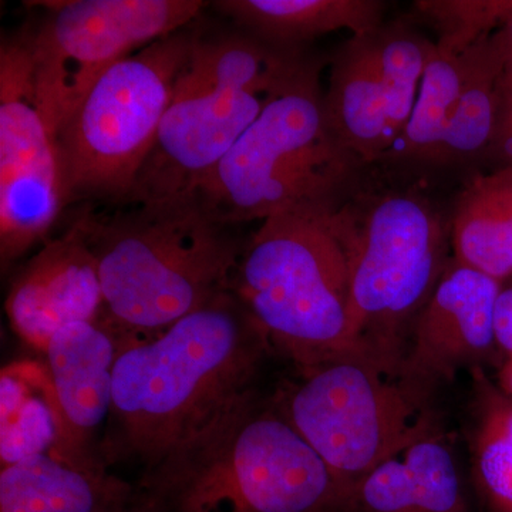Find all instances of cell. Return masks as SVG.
<instances>
[{
  "instance_id": "6da1fadb",
  "label": "cell",
  "mask_w": 512,
  "mask_h": 512,
  "mask_svg": "<svg viewBox=\"0 0 512 512\" xmlns=\"http://www.w3.org/2000/svg\"><path fill=\"white\" fill-rule=\"evenodd\" d=\"M271 348L264 329L232 291L160 335L124 346L114 366L100 456L156 467L255 389L256 373Z\"/></svg>"
},
{
  "instance_id": "7a4b0ae2",
  "label": "cell",
  "mask_w": 512,
  "mask_h": 512,
  "mask_svg": "<svg viewBox=\"0 0 512 512\" xmlns=\"http://www.w3.org/2000/svg\"><path fill=\"white\" fill-rule=\"evenodd\" d=\"M77 218L96 255L99 319L121 348L160 335L231 291L244 244L197 195L121 201Z\"/></svg>"
},
{
  "instance_id": "3957f363",
  "label": "cell",
  "mask_w": 512,
  "mask_h": 512,
  "mask_svg": "<svg viewBox=\"0 0 512 512\" xmlns=\"http://www.w3.org/2000/svg\"><path fill=\"white\" fill-rule=\"evenodd\" d=\"M136 487L165 512H338L340 503L328 466L255 389Z\"/></svg>"
},
{
  "instance_id": "277c9868",
  "label": "cell",
  "mask_w": 512,
  "mask_h": 512,
  "mask_svg": "<svg viewBox=\"0 0 512 512\" xmlns=\"http://www.w3.org/2000/svg\"><path fill=\"white\" fill-rule=\"evenodd\" d=\"M319 63L303 49L269 45L249 33H200L175 83L153 150L123 201L194 195L269 101Z\"/></svg>"
},
{
  "instance_id": "5b68a950",
  "label": "cell",
  "mask_w": 512,
  "mask_h": 512,
  "mask_svg": "<svg viewBox=\"0 0 512 512\" xmlns=\"http://www.w3.org/2000/svg\"><path fill=\"white\" fill-rule=\"evenodd\" d=\"M350 262V330L393 375L453 256L450 212L414 187L362 181L328 214Z\"/></svg>"
},
{
  "instance_id": "8992f818",
  "label": "cell",
  "mask_w": 512,
  "mask_h": 512,
  "mask_svg": "<svg viewBox=\"0 0 512 512\" xmlns=\"http://www.w3.org/2000/svg\"><path fill=\"white\" fill-rule=\"evenodd\" d=\"M319 66L278 94L195 195L235 227L279 215H328L363 181L367 165L333 134Z\"/></svg>"
},
{
  "instance_id": "52a82bcc",
  "label": "cell",
  "mask_w": 512,
  "mask_h": 512,
  "mask_svg": "<svg viewBox=\"0 0 512 512\" xmlns=\"http://www.w3.org/2000/svg\"><path fill=\"white\" fill-rule=\"evenodd\" d=\"M231 291L303 370L366 353L350 330V262L328 215H279L244 242ZM367 355V353H366Z\"/></svg>"
},
{
  "instance_id": "ba28073f",
  "label": "cell",
  "mask_w": 512,
  "mask_h": 512,
  "mask_svg": "<svg viewBox=\"0 0 512 512\" xmlns=\"http://www.w3.org/2000/svg\"><path fill=\"white\" fill-rule=\"evenodd\" d=\"M200 30L165 36L110 67L56 133L66 207L123 201L158 131Z\"/></svg>"
},
{
  "instance_id": "9c48e42d",
  "label": "cell",
  "mask_w": 512,
  "mask_h": 512,
  "mask_svg": "<svg viewBox=\"0 0 512 512\" xmlns=\"http://www.w3.org/2000/svg\"><path fill=\"white\" fill-rule=\"evenodd\" d=\"M375 357L350 353L303 370L279 409L322 458L343 494L429 429L421 404ZM340 504V503H339Z\"/></svg>"
},
{
  "instance_id": "30bf717a",
  "label": "cell",
  "mask_w": 512,
  "mask_h": 512,
  "mask_svg": "<svg viewBox=\"0 0 512 512\" xmlns=\"http://www.w3.org/2000/svg\"><path fill=\"white\" fill-rule=\"evenodd\" d=\"M46 18L26 39L40 113L53 137L110 67L192 25L198 0L42 2Z\"/></svg>"
},
{
  "instance_id": "8fae6325",
  "label": "cell",
  "mask_w": 512,
  "mask_h": 512,
  "mask_svg": "<svg viewBox=\"0 0 512 512\" xmlns=\"http://www.w3.org/2000/svg\"><path fill=\"white\" fill-rule=\"evenodd\" d=\"M66 208L56 140L37 104L26 40L0 50V258L2 268L45 241Z\"/></svg>"
},
{
  "instance_id": "7c38bea8",
  "label": "cell",
  "mask_w": 512,
  "mask_h": 512,
  "mask_svg": "<svg viewBox=\"0 0 512 512\" xmlns=\"http://www.w3.org/2000/svg\"><path fill=\"white\" fill-rule=\"evenodd\" d=\"M501 289L497 279L451 259L414 322L396 370L399 382L420 402L458 369L497 349L494 312Z\"/></svg>"
},
{
  "instance_id": "4fadbf2b",
  "label": "cell",
  "mask_w": 512,
  "mask_h": 512,
  "mask_svg": "<svg viewBox=\"0 0 512 512\" xmlns=\"http://www.w3.org/2000/svg\"><path fill=\"white\" fill-rule=\"evenodd\" d=\"M5 308L16 335L42 353L59 330L99 319V265L79 221L29 259L10 286Z\"/></svg>"
},
{
  "instance_id": "5bb4252c",
  "label": "cell",
  "mask_w": 512,
  "mask_h": 512,
  "mask_svg": "<svg viewBox=\"0 0 512 512\" xmlns=\"http://www.w3.org/2000/svg\"><path fill=\"white\" fill-rule=\"evenodd\" d=\"M120 350L119 339L96 320L59 330L43 352L70 439L92 456L99 454L93 450V437L109 421Z\"/></svg>"
},
{
  "instance_id": "9a60e30c",
  "label": "cell",
  "mask_w": 512,
  "mask_h": 512,
  "mask_svg": "<svg viewBox=\"0 0 512 512\" xmlns=\"http://www.w3.org/2000/svg\"><path fill=\"white\" fill-rule=\"evenodd\" d=\"M137 488L99 457L52 451L0 470V512H123Z\"/></svg>"
},
{
  "instance_id": "2e32d148",
  "label": "cell",
  "mask_w": 512,
  "mask_h": 512,
  "mask_svg": "<svg viewBox=\"0 0 512 512\" xmlns=\"http://www.w3.org/2000/svg\"><path fill=\"white\" fill-rule=\"evenodd\" d=\"M338 512H467L456 460L436 427L353 484Z\"/></svg>"
},
{
  "instance_id": "e0dca14e",
  "label": "cell",
  "mask_w": 512,
  "mask_h": 512,
  "mask_svg": "<svg viewBox=\"0 0 512 512\" xmlns=\"http://www.w3.org/2000/svg\"><path fill=\"white\" fill-rule=\"evenodd\" d=\"M376 32L352 36L336 50L325 93L333 134L367 167L375 165L399 138L380 70Z\"/></svg>"
},
{
  "instance_id": "ac0fdd59",
  "label": "cell",
  "mask_w": 512,
  "mask_h": 512,
  "mask_svg": "<svg viewBox=\"0 0 512 512\" xmlns=\"http://www.w3.org/2000/svg\"><path fill=\"white\" fill-rule=\"evenodd\" d=\"M451 249L458 264L503 282L512 275V167L474 173L458 192Z\"/></svg>"
},
{
  "instance_id": "d6986e66",
  "label": "cell",
  "mask_w": 512,
  "mask_h": 512,
  "mask_svg": "<svg viewBox=\"0 0 512 512\" xmlns=\"http://www.w3.org/2000/svg\"><path fill=\"white\" fill-rule=\"evenodd\" d=\"M214 6L249 35L286 49H303L306 42L342 29L353 36L376 32L386 9L377 0H224Z\"/></svg>"
},
{
  "instance_id": "ffe728a7",
  "label": "cell",
  "mask_w": 512,
  "mask_h": 512,
  "mask_svg": "<svg viewBox=\"0 0 512 512\" xmlns=\"http://www.w3.org/2000/svg\"><path fill=\"white\" fill-rule=\"evenodd\" d=\"M52 451L92 456L70 439L46 365L12 363L0 376L2 467Z\"/></svg>"
},
{
  "instance_id": "44dd1931",
  "label": "cell",
  "mask_w": 512,
  "mask_h": 512,
  "mask_svg": "<svg viewBox=\"0 0 512 512\" xmlns=\"http://www.w3.org/2000/svg\"><path fill=\"white\" fill-rule=\"evenodd\" d=\"M414 9L439 33L437 50L460 56L503 26L512 0H429L414 3Z\"/></svg>"
},
{
  "instance_id": "7402d4cb",
  "label": "cell",
  "mask_w": 512,
  "mask_h": 512,
  "mask_svg": "<svg viewBox=\"0 0 512 512\" xmlns=\"http://www.w3.org/2000/svg\"><path fill=\"white\" fill-rule=\"evenodd\" d=\"M478 487L491 512H512V443L480 417L474 443Z\"/></svg>"
},
{
  "instance_id": "603a6c76",
  "label": "cell",
  "mask_w": 512,
  "mask_h": 512,
  "mask_svg": "<svg viewBox=\"0 0 512 512\" xmlns=\"http://www.w3.org/2000/svg\"><path fill=\"white\" fill-rule=\"evenodd\" d=\"M484 161L493 164V168L512 167V79L507 76V70H505L497 127Z\"/></svg>"
},
{
  "instance_id": "cb8c5ba5",
  "label": "cell",
  "mask_w": 512,
  "mask_h": 512,
  "mask_svg": "<svg viewBox=\"0 0 512 512\" xmlns=\"http://www.w3.org/2000/svg\"><path fill=\"white\" fill-rule=\"evenodd\" d=\"M480 417L512 443V399L488 382H481Z\"/></svg>"
},
{
  "instance_id": "d4e9b609",
  "label": "cell",
  "mask_w": 512,
  "mask_h": 512,
  "mask_svg": "<svg viewBox=\"0 0 512 512\" xmlns=\"http://www.w3.org/2000/svg\"><path fill=\"white\" fill-rule=\"evenodd\" d=\"M494 335L497 349L512 359V285L501 289L495 303Z\"/></svg>"
},
{
  "instance_id": "484cf974",
  "label": "cell",
  "mask_w": 512,
  "mask_h": 512,
  "mask_svg": "<svg viewBox=\"0 0 512 512\" xmlns=\"http://www.w3.org/2000/svg\"><path fill=\"white\" fill-rule=\"evenodd\" d=\"M500 32L503 35L505 52H507V76L512 79V10L510 15L505 18Z\"/></svg>"
},
{
  "instance_id": "4316f807",
  "label": "cell",
  "mask_w": 512,
  "mask_h": 512,
  "mask_svg": "<svg viewBox=\"0 0 512 512\" xmlns=\"http://www.w3.org/2000/svg\"><path fill=\"white\" fill-rule=\"evenodd\" d=\"M498 386L501 392L512 399V359H505L498 373Z\"/></svg>"
},
{
  "instance_id": "83f0119b",
  "label": "cell",
  "mask_w": 512,
  "mask_h": 512,
  "mask_svg": "<svg viewBox=\"0 0 512 512\" xmlns=\"http://www.w3.org/2000/svg\"><path fill=\"white\" fill-rule=\"evenodd\" d=\"M137 488V487H136ZM123 512H165L158 508L157 505L150 503L147 498H144L140 493H136V497L131 501V504L128 505L126 510Z\"/></svg>"
}]
</instances>
